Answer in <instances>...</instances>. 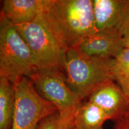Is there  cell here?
Listing matches in <instances>:
<instances>
[{
    "label": "cell",
    "mask_w": 129,
    "mask_h": 129,
    "mask_svg": "<svg viewBox=\"0 0 129 129\" xmlns=\"http://www.w3.org/2000/svg\"><path fill=\"white\" fill-rule=\"evenodd\" d=\"M41 17L65 51L98 31L93 0H51Z\"/></svg>",
    "instance_id": "6da1fadb"
},
{
    "label": "cell",
    "mask_w": 129,
    "mask_h": 129,
    "mask_svg": "<svg viewBox=\"0 0 129 129\" xmlns=\"http://www.w3.org/2000/svg\"><path fill=\"white\" fill-rule=\"evenodd\" d=\"M113 63L114 59L88 56L73 48L66 52L63 70L69 86L83 100L103 83L114 80Z\"/></svg>",
    "instance_id": "7a4b0ae2"
},
{
    "label": "cell",
    "mask_w": 129,
    "mask_h": 129,
    "mask_svg": "<svg viewBox=\"0 0 129 129\" xmlns=\"http://www.w3.org/2000/svg\"><path fill=\"white\" fill-rule=\"evenodd\" d=\"M28 44L15 26L0 13V78L13 84L38 69Z\"/></svg>",
    "instance_id": "3957f363"
},
{
    "label": "cell",
    "mask_w": 129,
    "mask_h": 129,
    "mask_svg": "<svg viewBox=\"0 0 129 129\" xmlns=\"http://www.w3.org/2000/svg\"><path fill=\"white\" fill-rule=\"evenodd\" d=\"M29 78L38 93L55 106L64 122L72 126L83 100L69 86L63 71L58 68L38 69Z\"/></svg>",
    "instance_id": "277c9868"
},
{
    "label": "cell",
    "mask_w": 129,
    "mask_h": 129,
    "mask_svg": "<svg viewBox=\"0 0 129 129\" xmlns=\"http://www.w3.org/2000/svg\"><path fill=\"white\" fill-rule=\"evenodd\" d=\"M13 84L16 101L12 129H37L43 119L57 112L38 93L29 78L22 77Z\"/></svg>",
    "instance_id": "5b68a950"
},
{
    "label": "cell",
    "mask_w": 129,
    "mask_h": 129,
    "mask_svg": "<svg viewBox=\"0 0 129 129\" xmlns=\"http://www.w3.org/2000/svg\"><path fill=\"white\" fill-rule=\"evenodd\" d=\"M41 14L32 22L15 27L31 50L38 69L58 68L64 71L67 51L44 25Z\"/></svg>",
    "instance_id": "8992f818"
},
{
    "label": "cell",
    "mask_w": 129,
    "mask_h": 129,
    "mask_svg": "<svg viewBox=\"0 0 129 129\" xmlns=\"http://www.w3.org/2000/svg\"><path fill=\"white\" fill-rule=\"evenodd\" d=\"M98 30H112L124 38L129 29V0H93Z\"/></svg>",
    "instance_id": "52a82bcc"
},
{
    "label": "cell",
    "mask_w": 129,
    "mask_h": 129,
    "mask_svg": "<svg viewBox=\"0 0 129 129\" xmlns=\"http://www.w3.org/2000/svg\"><path fill=\"white\" fill-rule=\"evenodd\" d=\"M88 101L101 108L114 122L129 113V99L115 80L98 87Z\"/></svg>",
    "instance_id": "ba28073f"
},
{
    "label": "cell",
    "mask_w": 129,
    "mask_h": 129,
    "mask_svg": "<svg viewBox=\"0 0 129 129\" xmlns=\"http://www.w3.org/2000/svg\"><path fill=\"white\" fill-rule=\"evenodd\" d=\"M75 48L88 56L114 59L124 51L125 45L124 37L120 33L104 30H98Z\"/></svg>",
    "instance_id": "9c48e42d"
},
{
    "label": "cell",
    "mask_w": 129,
    "mask_h": 129,
    "mask_svg": "<svg viewBox=\"0 0 129 129\" xmlns=\"http://www.w3.org/2000/svg\"><path fill=\"white\" fill-rule=\"evenodd\" d=\"M51 0H4L1 13L14 26L32 22L42 13Z\"/></svg>",
    "instance_id": "30bf717a"
},
{
    "label": "cell",
    "mask_w": 129,
    "mask_h": 129,
    "mask_svg": "<svg viewBox=\"0 0 129 129\" xmlns=\"http://www.w3.org/2000/svg\"><path fill=\"white\" fill-rule=\"evenodd\" d=\"M110 120L108 115L96 105L89 101L83 102L74 117L75 129H104V124Z\"/></svg>",
    "instance_id": "8fae6325"
},
{
    "label": "cell",
    "mask_w": 129,
    "mask_h": 129,
    "mask_svg": "<svg viewBox=\"0 0 129 129\" xmlns=\"http://www.w3.org/2000/svg\"><path fill=\"white\" fill-rule=\"evenodd\" d=\"M15 101L14 84L0 78V129H12Z\"/></svg>",
    "instance_id": "7c38bea8"
},
{
    "label": "cell",
    "mask_w": 129,
    "mask_h": 129,
    "mask_svg": "<svg viewBox=\"0 0 129 129\" xmlns=\"http://www.w3.org/2000/svg\"><path fill=\"white\" fill-rule=\"evenodd\" d=\"M112 72L114 80L129 99V48L114 59Z\"/></svg>",
    "instance_id": "4fadbf2b"
},
{
    "label": "cell",
    "mask_w": 129,
    "mask_h": 129,
    "mask_svg": "<svg viewBox=\"0 0 129 129\" xmlns=\"http://www.w3.org/2000/svg\"><path fill=\"white\" fill-rule=\"evenodd\" d=\"M72 126L64 122L56 112L41 121L37 129H68Z\"/></svg>",
    "instance_id": "5bb4252c"
},
{
    "label": "cell",
    "mask_w": 129,
    "mask_h": 129,
    "mask_svg": "<svg viewBox=\"0 0 129 129\" xmlns=\"http://www.w3.org/2000/svg\"><path fill=\"white\" fill-rule=\"evenodd\" d=\"M112 129H129V113L114 122Z\"/></svg>",
    "instance_id": "9a60e30c"
},
{
    "label": "cell",
    "mask_w": 129,
    "mask_h": 129,
    "mask_svg": "<svg viewBox=\"0 0 129 129\" xmlns=\"http://www.w3.org/2000/svg\"><path fill=\"white\" fill-rule=\"evenodd\" d=\"M124 38L125 48H129V29Z\"/></svg>",
    "instance_id": "2e32d148"
},
{
    "label": "cell",
    "mask_w": 129,
    "mask_h": 129,
    "mask_svg": "<svg viewBox=\"0 0 129 129\" xmlns=\"http://www.w3.org/2000/svg\"><path fill=\"white\" fill-rule=\"evenodd\" d=\"M68 129H75V128H74L73 127H70V128H69Z\"/></svg>",
    "instance_id": "e0dca14e"
}]
</instances>
